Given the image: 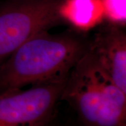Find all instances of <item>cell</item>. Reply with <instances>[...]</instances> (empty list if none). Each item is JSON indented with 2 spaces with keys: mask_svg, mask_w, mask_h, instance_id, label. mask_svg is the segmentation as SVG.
Instances as JSON below:
<instances>
[{
  "mask_svg": "<svg viewBox=\"0 0 126 126\" xmlns=\"http://www.w3.org/2000/svg\"><path fill=\"white\" fill-rule=\"evenodd\" d=\"M88 48L89 43L71 34L41 32L0 64V90L65 80Z\"/></svg>",
  "mask_w": 126,
  "mask_h": 126,
  "instance_id": "obj_1",
  "label": "cell"
},
{
  "mask_svg": "<svg viewBox=\"0 0 126 126\" xmlns=\"http://www.w3.org/2000/svg\"><path fill=\"white\" fill-rule=\"evenodd\" d=\"M60 99L72 105L86 126H126V93L89 49L72 68Z\"/></svg>",
  "mask_w": 126,
  "mask_h": 126,
  "instance_id": "obj_2",
  "label": "cell"
},
{
  "mask_svg": "<svg viewBox=\"0 0 126 126\" xmlns=\"http://www.w3.org/2000/svg\"><path fill=\"white\" fill-rule=\"evenodd\" d=\"M61 0H9L0 6V64L41 32L62 23Z\"/></svg>",
  "mask_w": 126,
  "mask_h": 126,
  "instance_id": "obj_3",
  "label": "cell"
},
{
  "mask_svg": "<svg viewBox=\"0 0 126 126\" xmlns=\"http://www.w3.org/2000/svg\"><path fill=\"white\" fill-rule=\"evenodd\" d=\"M67 79L31 86L27 89L0 90V126L47 125Z\"/></svg>",
  "mask_w": 126,
  "mask_h": 126,
  "instance_id": "obj_4",
  "label": "cell"
},
{
  "mask_svg": "<svg viewBox=\"0 0 126 126\" xmlns=\"http://www.w3.org/2000/svg\"><path fill=\"white\" fill-rule=\"evenodd\" d=\"M89 50L117 86L126 93V35L123 27L109 25L89 43Z\"/></svg>",
  "mask_w": 126,
  "mask_h": 126,
  "instance_id": "obj_5",
  "label": "cell"
},
{
  "mask_svg": "<svg viewBox=\"0 0 126 126\" xmlns=\"http://www.w3.org/2000/svg\"><path fill=\"white\" fill-rule=\"evenodd\" d=\"M58 14L63 23L82 32L99 26L104 20L102 0H61Z\"/></svg>",
  "mask_w": 126,
  "mask_h": 126,
  "instance_id": "obj_6",
  "label": "cell"
},
{
  "mask_svg": "<svg viewBox=\"0 0 126 126\" xmlns=\"http://www.w3.org/2000/svg\"><path fill=\"white\" fill-rule=\"evenodd\" d=\"M104 19L111 25L123 27L126 23V0H102Z\"/></svg>",
  "mask_w": 126,
  "mask_h": 126,
  "instance_id": "obj_7",
  "label": "cell"
},
{
  "mask_svg": "<svg viewBox=\"0 0 126 126\" xmlns=\"http://www.w3.org/2000/svg\"><path fill=\"white\" fill-rule=\"evenodd\" d=\"M47 126V125H46V126Z\"/></svg>",
  "mask_w": 126,
  "mask_h": 126,
  "instance_id": "obj_8",
  "label": "cell"
}]
</instances>
